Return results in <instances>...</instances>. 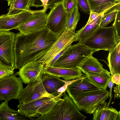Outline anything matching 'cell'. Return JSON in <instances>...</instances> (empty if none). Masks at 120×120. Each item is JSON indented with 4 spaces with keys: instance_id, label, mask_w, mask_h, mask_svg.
I'll return each instance as SVG.
<instances>
[{
    "instance_id": "7c38bea8",
    "label": "cell",
    "mask_w": 120,
    "mask_h": 120,
    "mask_svg": "<svg viewBox=\"0 0 120 120\" xmlns=\"http://www.w3.org/2000/svg\"><path fill=\"white\" fill-rule=\"evenodd\" d=\"M42 9L35 10L30 17L16 29L23 34H29L45 26L48 14Z\"/></svg>"
},
{
    "instance_id": "8fae6325",
    "label": "cell",
    "mask_w": 120,
    "mask_h": 120,
    "mask_svg": "<svg viewBox=\"0 0 120 120\" xmlns=\"http://www.w3.org/2000/svg\"><path fill=\"white\" fill-rule=\"evenodd\" d=\"M23 82L19 77L13 74L0 79V101L8 102L17 99L24 89Z\"/></svg>"
},
{
    "instance_id": "836d02e7",
    "label": "cell",
    "mask_w": 120,
    "mask_h": 120,
    "mask_svg": "<svg viewBox=\"0 0 120 120\" xmlns=\"http://www.w3.org/2000/svg\"><path fill=\"white\" fill-rule=\"evenodd\" d=\"M113 83H114L112 82L111 80V79L109 81L108 85L107 86H108L110 88L109 96V97H110V99L108 103L107 104V106H109V105L110 104L111 102V100L112 97V90Z\"/></svg>"
},
{
    "instance_id": "603a6c76",
    "label": "cell",
    "mask_w": 120,
    "mask_h": 120,
    "mask_svg": "<svg viewBox=\"0 0 120 120\" xmlns=\"http://www.w3.org/2000/svg\"><path fill=\"white\" fill-rule=\"evenodd\" d=\"M120 42L109 52L107 58L110 73L112 77L115 74H120Z\"/></svg>"
},
{
    "instance_id": "484cf974",
    "label": "cell",
    "mask_w": 120,
    "mask_h": 120,
    "mask_svg": "<svg viewBox=\"0 0 120 120\" xmlns=\"http://www.w3.org/2000/svg\"><path fill=\"white\" fill-rule=\"evenodd\" d=\"M31 0H14L11 3L8 15L18 14L30 9Z\"/></svg>"
},
{
    "instance_id": "cb8c5ba5",
    "label": "cell",
    "mask_w": 120,
    "mask_h": 120,
    "mask_svg": "<svg viewBox=\"0 0 120 120\" xmlns=\"http://www.w3.org/2000/svg\"><path fill=\"white\" fill-rule=\"evenodd\" d=\"M110 73L99 74L94 73H86L90 80L93 83L102 89L106 90L108 84L112 76Z\"/></svg>"
},
{
    "instance_id": "d6a6232c",
    "label": "cell",
    "mask_w": 120,
    "mask_h": 120,
    "mask_svg": "<svg viewBox=\"0 0 120 120\" xmlns=\"http://www.w3.org/2000/svg\"><path fill=\"white\" fill-rule=\"evenodd\" d=\"M101 14H99L95 12L91 11L89 19L86 24H87L91 22Z\"/></svg>"
},
{
    "instance_id": "5bb4252c",
    "label": "cell",
    "mask_w": 120,
    "mask_h": 120,
    "mask_svg": "<svg viewBox=\"0 0 120 120\" xmlns=\"http://www.w3.org/2000/svg\"><path fill=\"white\" fill-rule=\"evenodd\" d=\"M101 89L90 80L87 75H84L69 84L66 90L72 98L82 93Z\"/></svg>"
},
{
    "instance_id": "ffe728a7",
    "label": "cell",
    "mask_w": 120,
    "mask_h": 120,
    "mask_svg": "<svg viewBox=\"0 0 120 120\" xmlns=\"http://www.w3.org/2000/svg\"><path fill=\"white\" fill-rule=\"evenodd\" d=\"M105 104L99 105L94 112L93 120H120V111Z\"/></svg>"
},
{
    "instance_id": "277c9868",
    "label": "cell",
    "mask_w": 120,
    "mask_h": 120,
    "mask_svg": "<svg viewBox=\"0 0 120 120\" xmlns=\"http://www.w3.org/2000/svg\"><path fill=\"white\" fill-rule=\"evenodd\" d=\"M81 43L96 51L104 50L111 52L117 44L115 29L112 25L109 27L99 26L93 35Z\"/></svg>"
},
{
    "instance_id": "9c48e42d",
    "label": "cell",
    "mask_w": 120,
    "mask_h": 120,
    "mask_svg": "<svg viewBox=\"0 0 120 120\" xmlns=\"http://www.w3.org/2000/svg\"><path fill=\"white\" fill-rule=\"evenodd\" d=\"M50 9L45 26L53 32L60 35L65 28L68 12L63 1L54 4Z\"/></svg>"
},
{
    "instance_id": "ba28073f",
    "label": "cell",
    "mask_w": 120,
    "mask_h": 120,
    "mask_svg": "<svg viewBox=\"0 0 120 120\" xmlns=\"http://www.w3.org/2000/svg\"><path fill=\"white\" fill-rule=\"evenodd\" d=\"M15 34L0 31V63L15 69L14 45Z\"/></svg>"
},
{
    "instance_id": "8d00e7d4",
    "label": "cell",
    "mask_w": 120,
    "mask_h": 120,
    "mask_svg": "<svg viewBox=\"0 0 120 120\" xmlns=\"http://www.w3.org/2000/svg\"><path fill=\"white\" fill-rule=\"evenodd\" d=\"M7 1L8 2V6H10L11 2L14 0H4Z\"/></svg>"
},
{
    "instance_id": "9a60e30c",
    "label": "cell",
    "mask_w": 120,
    "mask_h": 120,
    "mask_svg": "<svg viewBox=\"0 0 120 120\" xmlns=\"http://www.w3.org/2000/svg\"><path fill=\"white\" fill-rule=\"evenodd\" d=\"M43 67L44 65L41 63L30 61L23 66L15 75H19L23 83L28 84L38 77L41 74Z\"/></svg>"
},
{
    "instance_id": "30bf717a",
    "label": "cell",
    "mask_w": 120,
    "mask_h": 120,
    "mask_svg": "<svg viewBox=\"0 0 120 120\" xmlns=\"http://www.w3.org/2000/svg\"><path fill=\"white\" fill-rule=\"evenodd\" d=\"M42 78L41 74L37 78L27 84L20 94L18 99L19 104L29 102L43 97L51 98H58L46 91L42 83Z\"/></svg>"
},
{
    "instance_id": "f1b7e54d",
    "label": "cell",
    "mask_w": 120,
    "mask_h": 120,
    "mask_svg": "<svg viewBox=\"0 0 120 120\" xmlns=\"http://www.w3.org/2000/svg\"><path fill=\"white\" fill-rule=\"evenodd\" d=\"M117 11H114L106 14L101 20L100 26L104 27L115 19Z\"/></svg>"
},
{
    "instance_id": "7a4b0ae2",
    "label": "cell",
    "mask_w": 120,
    "mask_h": 120,
    "mask_svg": "<svg viewBox=\"0 0 120 120\" xmlns=\"http://www.w3.org/2000/svg\"><path fill=\"white\" fill-rule=\"evenodd\" d=\"M62 99L58 102L52 110L46 115L40 116L37 120H84L86 117L79 112L72 99L66 93Z\"/></svg>"
},
{
    "instance_id": "5b68a950",
    "label": "cell",
    "mask_w": 120,
    "mask_h": 120,
    "mask_svg": "<svg viewBox=\"0 0 120 120\" xmlns=\"http://www.w3.org/2000/svg\"><path fill=\"white\" fill-rule=\"evenodd\" d=\"M109 93L108 90L101 89L82 93L71 98L79 111L91 114L99 105L106 103Z\"/></svg>"
},
{
    "instance_id": "d6986e66",
    "label": "cell",
    "mask_w": 120,
    "mask_h": 120,
    "mask_svg": "<svg viewBox=\"0 0 120 120\" xmlns=\"http://www.w3.org/2000/svg\"><path fill=\"white\" fill-rule=\"evenodd\" d=\"M104 14H101L91 22L86 24L81 29L76 31V41L82 43L93 35L99 27Z\"/></svg>"
},
{
    "instance_id": "6da1fadb",
    "label": "cell",
    "mask_w": 120,
    "mask_h": 120,
    "mask_svg": "<svg viewBox=\"0 0 120 120\" xmlns=\"http://www.w3.org/2000/svg\"><path fill=\"white\" fill-rule=\"evenodd\" d=\"M45 26L26 34H15L14 45L15 69L43 57L60 36Z\"/></svg>"
},
{
    "instance_id": "f546056e",
    "label": "cell",
    "mask_w": 120,
    "mask_h": 120,
    "mask_svg": "<svg viewBox=\"0 0 120 120\" xmlns=\"http://www.w3.org/2000/svg\"><path fill=\"white\" fill-rule=\"evenodd\" d=\"M78 8L82 11L90 15L91 10L87 0H74Z\"/></svg>"
},
{
    "instance_id": "4dcf8cb0",
    "label": "cell",
    "mask_w": 120,
    "mask_h": 120,
    "mask_svg": "<svg viewBox=\"0 0 120 120\" xmlns=\"http://www.w3.org/2000/svg\"><path fill=\"white\" fill-rule=\"evenodd\" d=\"M14 70L0 63V79L13 75Z\"/></svg>"
},
{
    "instance_id": "d4e9b609",
    "label": "cell",
    "mask_w": 120,
    "mask_h": 120,
    "mask_svg": "<svg viewBox=\"0 0 120 120\" xmlns=\"http://www.w3.org/2000/svg\"><path fill=\"white\" fill-rule=\"evenodd\" d=\"M67 12L65 28L75 32L80 16L78 6L76 4L70 11Z\"/></svg>"
},
{
    "instance_id": "2e32d148",
    "label": "cell",
    "mask_w": 120,
    "mask_h": 120,
    "mask_svg": "<svg viewBox=\"0 0 120 120\" xmlns=\"http://www.w3.org/2000/svg\"><path fill=\"white\" fill-rule=\"evenodd\" d=\"M45 73L62 78L66 81L75 79L84 75L78 68H65L50 66L43 68L41 74Z\"/></svg>"
},
{
    "instance_id": "ac0fdd59",
    "label": "cell",
    "mask_w": 120,
    "mask_h": 120,
    "mask_svg": "<svg viewBox=\"0 0 120 120\" xmlns=\"http://www.w3.org/2000/svg\"><path fill=\"white\" fill-rule=\"evenodd\" d=\"M41 74L42 83L46 91L56 97L61 98L63 94L58 91L65 84V81L56 76L46 73Z\"/></svg>"
},
{
    "instance_id": "44dd1931",
    "label": "cell",
    "mask_w": 120,
    "mask_h": 120,
    "mask_svg": "<svg viewBox=\"0 0 120 120\" xmlns=\"http://www.w3.org/2000/svg\"><path fill=\"white\" fill-rule=\"evenodd\" d=\"M103 66V65L92 55L87 58L78 68L85 74L90 73H110L107 70L104 68Z\"/></svg>"
},
{
    "instance_id": "e575fe53",
    "label": "cell",
    "mask_w": 120,
    "mask_h": 120,
    "mask_svg": "<svg viewBox=\"0 0 120 120\" xmlns=\"http://www.w3.org/2000/svg\"><path fill=\"white\" fill-rule=\"evenodd\" d=\"M120 84L116 85L114 87V99L120 98Z\"/></svg>"
},
{
    "instance_id": "4fadbf2b",
    "label": "cell",
    "mask_w": 120,
    "mask_h": 120,
    "mask_svg": "<svg viewBox=\"0 0 120 120\" xmlns=\"http://www.w3.org/2000/svg\"><path fill=\"white\" fill-rule=\"evenodd\" d=\"M35 11L30 9L13 15H2L0 16V31H8L16 29Z\"/></svg>"
},
{
    "instance_id": "e0dca14e",
    "label": "cell",
    "mask_w": 120,
    "mask_h": 120,
    "mask_svg": "<svg viewBox=\"0 0 120 120\" xmlns=\"http://www.w3.org/2000/svg\"><path fill=\"white\" fill-rule=\"evenodd\" d=\"M91 11L104 14L120 10V1L116 0H87Z\"/></svg>"
},
{
    "instance_id": "8992f818",
    "label": "cell",
    "mask_w": 120,
    "mask_h": 120,
    "mask_svg": "<svg viewBox=\"0 0 120 120\" xmlns=\"http://www.w3.org/2000/svg\"><path fill=\"white\" fill-rule=\"evenodd\" d=\"M62 99L59 97L51 98L43 97L35 100L17 105L22 115L29 117H37L47 114L51 112L57 103Z\"/></svg>"
},
{
    "instance_id": "1f68e13d",
    "label": "cell",
    "mask_w": 120,
    "mask_h": 120,
    "mask_svg": "<svg viewBox=\"0 0 120 120\" xmlns=\"http://www.w3.org/2000/svg\"><path fill=\"white\" fill-rule=\"evenodd\" d=\"M63 2L64 7L67 12L76 5L74 0H64Z\"/></svg>"
},
{
    "instance_id": "52a82bcc",
    "label": "cell",
    "mask_w": 120,
    "mask_h": 120,
    "mask_svg": "<svg viewBox=\"0 0 120 120\" xmlns=\"http://www.w3.org/2000/svg\"><path fill=\"white\" fill-rule=\"evenodd\" d=\"M77 34L66 28L49 50L42 58L37 62L44 65V67L50 66L54 58L58 53L76 41Z\"/></svg>"
},
{
    "instance_id": "74e56055",
    "label": "cell",
    "mask_w": 120,
    "mask_h": 120,
    "mask_svg": "<svg viewBox=\"0 0 120 120\" xmlns=\"http://www.w3.org/2000/svg\"><path fill=\"white\" fill-rule=\"evenodd\" d=\"M116 0L120 1V0Z\"/></svg>"
},
{
    "instance_id": "4316f807",
    "label": "cell",
    "mask_w": 120,
    "mask_h": 120,
    "mask_svg": "<svg viewBox=\"0 0 120 120\" xmlns=\"http://www.w3.org/2000/svg\"><path fill=\"white\" fill-rule=\"evenodd\" d=\"M64 0H31L30 7L37 8L43 7V10L46 11L54 4L63 1Z\"/></svg>"
},
{
    "instance_id": "d590c367",
    "label": "cell",
    "mask_w": 120,
    "mask_h": 120,
    "mask_svg": "<svg viewBox=\"0 0 120 120\" xmlns=\"http://www.w3.org/2000/svg\"><path fill=\"white\" fill-rule=\"evenodd\" d=\"M120 74H115L112 77L111 80L113 83L118 85L120 84Z\"/></svg>"
},
{
    "instance_id": "7402d4cb",
    "label": "cell",
    "mask_w": 120,
    "mask_h": 120,
    "mask_svg": "<svg viewBox=\"0 0 120 120\" xmlns=\"http://www.w3.org/2000/svg\"><path fill=\"white\" fill-rule=\"evenodd\" d=\"M8 102L4 101L0 104V120H36L23 115L18 111L8 106Z\"/></svg>"
},
{
    "instance_id": "83f0119b",
    "label": "cell",
    "mask_w": 120,
    "mask_h": 120,
    "mask_svg": "<svg viewBox=\"0 0 120 120\" xmlns=\"http://www.w3.org/2000/svg\"><path fill=\"white\" fill-rule=\"evenodd\" d=\"M115 21L112 25L115 31L117 43L120 42V10L117 11Z\"/></svg>"
},
{
    "instance_id": "3957f363",
    "label": "cell",
    "mask_w": 120,
    "mask_h": 120,
    "mask_svg": "<svg viewBox=\"0 0 120 120\" xmlns=\"http://www.w3.org/2000/svg\"><path fill=\"white\" fill-rule=\"evenodd\" d=\"M96 51L78 42L71 45L51 66L65 68H77L87 58Z\"/></svg>"
}]
</instances>
